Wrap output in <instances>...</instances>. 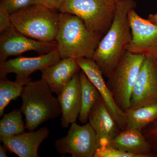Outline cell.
<instances>
[{
	"label": "cell",
	"mask_w": 157,
	"mask_h": 157,
	"mask_svg": "<svg viewBox=\"0 0 157 157\" xmlns=\"http://www.w3.org/2000/svg\"><path fill=\"white\" fill-rule=\"evenodd\" d=\"M80 70L75 59H61L56 63L41 70V79L47 84L52 93L58 96Z\"/></svg>",
	"instance_id": "cell-16"
},
{
	"label": "cell",
	"mask_w": 157,
	"mask_h": 157,
	"mask_svg": "<svg viewBox=\"0 0 157 157\" xmlns=\"http://www.w3.org/2000/svg\"><path fill=\"white\" fill-rule=\"evenodd\" d=\"M22 114L20 109L3 114L0 121V138L25 132V124L22 120Z\"/></svg>",
	"instance_id": "cell-20"
},
{
	"label": "cell",
	"mask_w": 157,
	"mask_h": 157,
	"mask_svg": "<svg viewBox=\"0 0 157 157\" xmlns=\"http://www.w3.org/2000/svg\"><path fill=\"white\" fill-rule=\"evenodd\" d=\"M145 57L126 51L107 78V84L116 104L124 112L130 107L133 88Z\"/></svg>",
	"instance_id": "cell-5"
},
{
	"label": "cell",
	"mask_w": 157,
	"mask_h": 157,
	"mask_svg": "<svg viewBox=\"0 0 157 157\" xmlns=\"http://www.w3.org/2000/svg\"><path fill=\"white\" fill-rule=\"evenodd\" d=\"M132 39L126 50L157 61V25L139 16L135 9L129 12Z\"/></svg>",
	"instance_id": "cell-8"
},
{
	"label": "cell",
	"mask_w": 157,
	"mask_h": 157,
	"mask_svg": "<svg viewBox=\"0 0 157 157\" xmlns=\"http://www.w3.org/2000/svg\"><path fill=\"white\" fill-rule=\"evenodd\" d=\"M13 26L11 21V14L0 9V33H2Z\"/></svg>",
	"instance_id": "cell-24"
},
{
	"label": "cell",
	"mask_w": 157,
	"mask_h": 157,
	"mask_svg": "<svg viewBox=\"0 0 157 157\" xmlns=\"http://www.w3.org/2000/svg\"><path fill=\"white\" fill-rule=\"evenodd\" d=\"M57 49L49 53L35 57H19L0 63L1 79L6 78L7 74H16V80L31 81L29 76L38 70H41L56 63L61 59Z\"/></svg>",
	"instance_id": "cell-10"
},
{
	"label": "cell",
	"mask_w": 157,
	"mask_h": 157,
	"mask_svg": "<svg viewBox=\"0 0 157 157\" xmlns=\"http://www.w3.org/2000/svg\"><path fill=\"white\" fill-rule=\"evenodd\" d=\"M49 135V129L44 127L36 131L25 132L19 135L2 137L0 138V140L7 150L18 156L39 157V146Z\"/></svg>",
	"instance_id": "cell-14"
},
{
	"label": "cell",
	"mask_w": 157,
	"mask_h": 157,
	"mask_svg": "<svg viewBox=\"0 0 157 157\" xmlns=\"http://www.w3.org/2000/svg\"><path fill=\"white\" fill-rule=\"evenodd\" d=\"M130 103L131 108L157 104V61L155 59L148 57L144 59Z\"/></svg>",
	"instance_id": "cell-11"
},
{
	"label": "cell",
	"mask_w": 157,
	"mask_h": 157,
	"mask_svg": "<svg viewBox=\"0 0 157 157\" xmlns=\"http://www.w3.org/2000/svg\"><path fill=\"white\" fill-rule=\"evenodd\" d=\"M134 0H121L117 3L112 23L96 49L93 59L103 76L108 78L115 69L132 39L129 13L135 9Z\"/></svg>",
	"instance_id": "cell-1"
},
{
	"label": "cell",
	"mask_w": 157,
	"mask_h": 157,
	"mask_svg": "<svg viewBox=\"0 0 157 157\" xmlns=\"http://www.w3.org/2000/svg\"><path fill=\"white\" fill-rule=\"evenodd\" d=\"M116 7L113 0H65L59 11L78 16L88 29L103 35L110 28Z\"/></svg>",
	"instance_id": "cell-6"
},
{
	"label": "cell",
	"mask_w": 157,
	"mask_h": 157,
	"mask_svg": "<svg viewBox=\"0 0 157 157\" xmlns=\"http://www.w3.org/2000/svg\"><path fill=\"white\" fill-rule=\"evenodd\" d=\"M114 2H116L117 3V2H119V1H121V0H113Z\"/></svg>",
	"instance_id": "cell-29"
},
{
	"label": "cell",
	"mask_w": 157,
	"mask_h": 157,
	"mask_svg": "<svg viewBox=\"0 0 157 157\" xmlns=\"http://www.w3.org/2000/svg\"><path fill=\"white\" fill-rule=\"evenodd\" d=\"M58 98L61 109V124L67 128L76 122L81 107V86L79 73H76L62 90Z\"/></svg>",
	"instance_id": "cell-15"
},
{
	"label": "cell",
	"mask_w": 157,
	"mask_h": 157,
	"mask_svg": "<svg viewBox=\"0 0 157 157\" xmlns=\"http://www.w3.org/2000/svg\"><path fill=\"white\" fill-rule=\"evenodd\" d=\"M147 19L154 24L157 25V13L155 14H150Z\"/></svg>",
	"instance_id": "cell-26"
},
{
	"label": "cell",
	"mask_w": 157,
	"mask_h": 157,
	"mask_svg": "<svg viewBox=\"0 0 157 157\" xmlns=\"http://www.w3.org/2000/svg\"><path fill=\"white\" fill-rule=\"evenodd\" d=\"M38 4V0H0V9L11 14L32 5Z\"/></svg>",
	"instance_id": "cell-22"
},
{
	"label": "cell",
	"mask_w": 157,
	"mask_h": 157,
	"mask_svg": "<svg viewBox=\"0 0 157 157\" xmlns=\"http://www.w3.org/2000/svg\"><path fill=\"white\" fill-rule=\"evenodd\" d=\"M35 4L11 14L13 26L25 36L38 41H56L58 32L60 12Z\"/></svg>",
	"instance_id": "cell-4"
},
{
	"label": "cell",
	"mask_w": 157,
	"mask_h": 157,
	"mask_svg": "<svg viewBox=\"0 0 157 157\" xmlns=\"http://www.w3.org/2000/svg\"><path fill=\"white\" fill-rule=\"evenodd\" d=\"M52 94L42 79L25 86L20 96V109L25 116V128L28 132L35 131L42 124L61 114L58 98Z\"/></svg>",
	"instance_id": "cell-3"
},
{
	"label": "cell",
	"mask_w": 157,
	"mask_h": 157,
	"mask_svg": "<svg viewBox=\"0 0 157 157\" xmlns=\"http://www.w3.org/2000/svg\"><path fill=\"white\" fill-rule=\"evenodd\" d=\"M57 151L61 154H70L73 157H94L98 148L97 135L90 124L82 126L76 122L65 137L55 143Z\"/></svg>",
	"instance_id": "cell-7"
},
{
	"label": "cell",
	"mask_w": 157,
	"mask_h": 157,
	"mask_svg": "<svg viewBox=\"0 0 157 157\" xmlns=\"http://www.w3.org/2000/svg\"><path fill=\"white\" fill-rule=\"evenodd\" d=\"M31 81L15 80L11 81L7 78L0 81V117L4 114L5 109L12 100L20 97L25 86Z\"/></svg>",
	"instance_id": "cell-21"
},
{
	"label": "cell",
	"mask_w": 157,
	"mask_h": 157,
	"mask_svg": "<svg viewBox=\"0 0 157 157\" xmlns=\"http://www.w3.org/2000/svg\"><path fill=\"white\" fill-rule=\"evenodd\" d=\"M6 150H7L6 147L4 145H0V157H7V155L6 154Z\"/></svg>",
	"instance_id": "cell-27"
},
{
	"label": "cell",
	"mask_w": 157,
	"mask_h": 157,
	"mask_svg": "<svg viewBox=\"0 0 157 157\" xmlns=\"http://www.w3.org/2000/svg\"><path fill=\"white\" fill-rule=\"evenodd\" d=\"M65 0H38V4L49 9L59 11Z\"/></svg>",
	"instance_id": "cell-25"
},
{
	"label": "cell",
	"mask_w": 157,
	"mask_h": 157,
	"mask_svg": "<svg viewBox=\"0 0 157 157\" xmlns=\"http://www.w3.org/2000/svg\"><path fill=\"white\" fill-rule=\"evenodd\" d=\"M102 35L88 29L78 16L60 12L56 41L61 58L93 59Z\"/></svg>",
	"instance_id": "cell-2"
},
{
	"label": "cell",
	"mask_w": 157,
	"mask_h": 157,
	"mask_svg": "<svg viewBox=\"0 0 157 157\" xmlns=\"http://www.w3.org/2000/svg\"><path fill=\"white\" fill-rule=\"evenodd\" d=\"M94 157H139L137 155L122 151L110 145L98 147Z\"/></svg>",
	"instance_id": "cell-23"
},
{
	"label": "cell",
	"mask_w": 157,
	"mask_h": 157,
	"mask_svg": "<svg viewBox=\"0 0 157 157\" xmlns=\"http://www.w3.org/2000/svg\"><path fill=\"white\" fill-rule=\"evenodd\" d=\"M88 121L96 132L98 148L109 145L121 131L101 96L91 110Z\"/></svg>",
	"instance_id": "cell-13"
},
{
	"label": "cell",
	"mask_w": 157,
	"mask_h": 157,
	"mask_svg": "<svg viewBox=\"0 0 157 157\" xmlns=\"http://www.w3.org/2000/svg\"><path fill=\"white\" fill-rule=\"evenodd\" d=\"M75 60L81 70L99 91L107 109L115 119L121 130L122 131L126 128L125 113L121 110L116 104L112 93L104 80L103 73L96 62L93 59L86 58Z\"/></svg>",
	"instance_id": "cell-12"
},
{
	"label": "cell",
	"mask_w": 157,
	"mask_h": 157,
	"mask_svg": "<svg viewBox=\"0 0 157 157\" xmlns=\"http://www.w3.org/2000/svg\"><path fill=\"white\" fill-rule=\"evenodd\" d=\"M1 33L0 63L7 60L9 56L30 51H35L42 55L57 48L56 41L45 42L35 40L20 33L14 26Z\"/></svg>",
	"instance_id": "cell-9"
},
{
	"label": "cell",
	"mask_w": 157,
	"mask_h": 157,
	"mask_svg": "<svg viewBox=\"0 0 157 157\" xmlns=\"http://www.w3.org/2000/svg\"><path fill=\"white\" fill-rule=\"evenodd\" d=\"M81 86V107L78 121L81 123H87L90 112L101 97L99 91L88 78L83 71L79 73Z\"/></svg>",
	"instance_id": "cell-18"
},
{
	"label": "cell",
	"mask_w": 157,
	"mask_h": 157,
	"mask_svg": "<svg viewBox=\"0 0 157 157\" xmlns=\"http://www.w3.org/2000/svg\"><path fill=\"white\" fill-rule=\"evenodd\" d=\"M121 131L113 139L109 145L139 157L152 156L151 146L141 131L134 128H126Z\"/></svg>",
	"instance_id": "cell-17"
},
{
	"label": "cell",
	"mask_w": 157,
	"mask_h": 157,
	"mask_svg": "<svg viewBox=\"0 0 157 157\" xmlns=\"http://www.w3.org/2000/svg\"><path fill=\"white\" fill-rule=\"evenodd\" d=\"M154 132L155 134H156V135H157V123L156 124V125L155 126V127Z\"/></svg>",
	"instance_id": "cell-28"
},
{
	"label": "cell",
	"mask_w": 157,
	"mask_h": 157,
	"mask_svg": "<svg viewBox=\"0 0 157 157\" xmlns=\"http://www.w3.org/2000/svg\"><path fill=\"white\" fill-rule=\"evenodd\" d=\"M127 128L141 131L157 119V104L129 108L125 112Z\"/></svg>",
	"instance_id": "cell-19"
}]
</instances>
